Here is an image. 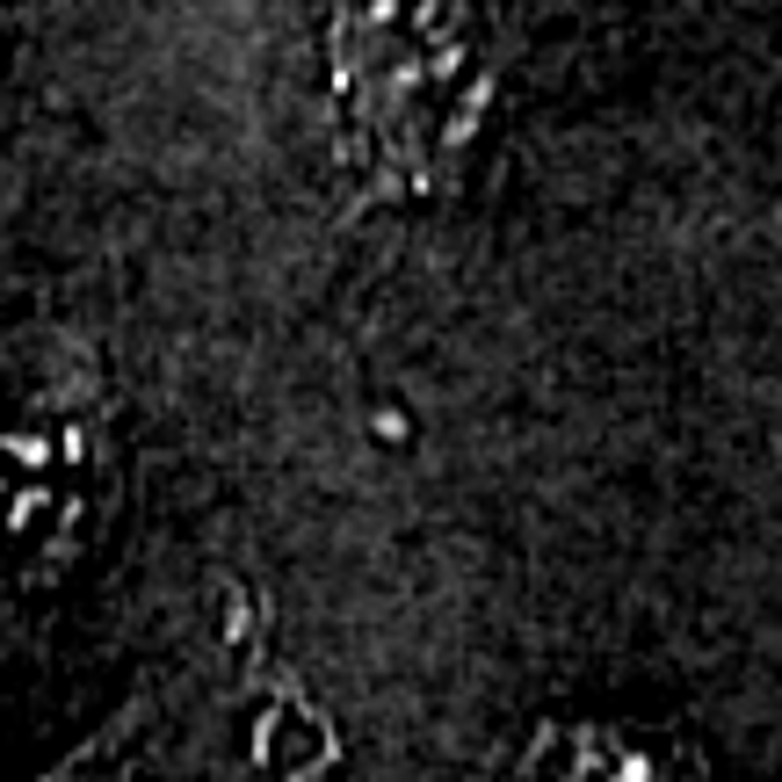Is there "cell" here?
<instances>
[{"instance_id":"1","label":"cell","mask_w":782,"mask_h":782,"mask_svg":"<svg viewBox=\"0 0 782 782\" xmlns=\"http://www.w3.org/2000/svg\"><path fill=\"white\" fill-rule=\"evenodd\" d=\"M507 66L500 0H319L333 167L363 210L464 181Z\"/></svg>"},{"instance_id":"2","label":"cell","mask_w":782,"mask_h":782,"mask_svg":"<svg viewBox=\"0 0 782 782\" xmlns=\"http://www.w3.org/2000/svg\"><path fill=\"white\" fill-rule=\"evenodd\" d=\"M123 493L117 392L87 333L0 341V587H52L95 551Z\"/></svg>"},{"instance_id":"3","label":"cell","mask_w":782,"mask_h":782,"mask_svg":"<svg viewBox=\"0 0 782 782\" xmlns=\"http://www.w3.org/2000/svg\"><path fill=\"white\" fill-rule=\"evenodd\" d=\"M0 15H8V0H0Z\"/></svg>"}]
</instances>
